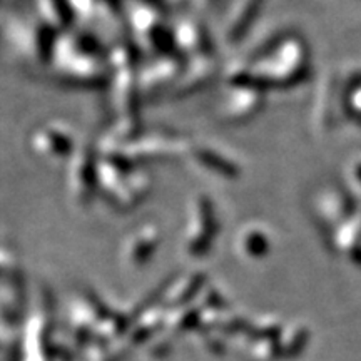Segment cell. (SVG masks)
<instances>
[{
  "mask_svg": "<svg viewBox=\"0 0 361 361\" xmlns=\"http://www.w3.org/2000/svg\"><path fill=\"white\" fill-rule=\"evenodd\" d=\"M306 341H308V335L301 333V335L298 336L296 340L291 341V345H290V348H288L286 356H296L301 350H303V346L306 345Z\"/></svg>",
  "mask_w": 361,
  "mask_h": 361,
  "instance_id": "6da1fadb",
  "label": "cell"
}]
</instances>
